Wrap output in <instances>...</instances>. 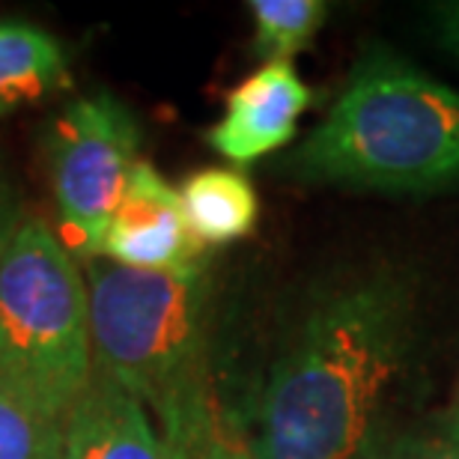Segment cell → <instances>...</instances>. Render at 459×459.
<instances>
[{"label": "cell", "instance_id": "1", "mask_svg": "<svg viewBox=\"0 0 459 459\" xmlns=\"http://www.w3.org/2000/svg\"><path fill=\"white\" fill-rule=\"evenodd\" d=\"M415 343L403 272L379 265L319 292L256 394L251 459H379Z\"/></svg>", "mask_w": 459, "mask_h": 459}, {"label": "cell", "instance_id": "2", "mask_svg": "<svg viewBox=\"0 0 459 459\" xmlns=\"http://www.w3.org/2000/svg\"><path fill=\"white\" fill-rule=\"evenodd\" d=\"M93 370L155 415L170 459H206L221 442L209 394L206 260L134 272L105 256L84 265Z\"/></svg>", "mask_w": 459, "mask_h": 459}, {"label": "cell", "instance_id": "3", "mask_svg": "<svg viewBox=\"0 0 459 459\" xmlns=\"http://www.w3.org/2000/svg\"><path fill=\"white\" fill-rule=\"evenodd\" d=\"M307 186L429 195L459 186V90L376 45L290 155Z\"/></svg>", "mask_w": 459, "mask_h": 459}, {"label": "cell", "instance_id": "4", "mask_svg": "<svg viewBox=\"0 0 459 459\" xmlns=\"http://www.w3.org/2000/svg\"><path fill=\"white\" fill-rule=\"evenodd\" d=\"M0 373L60 424L96 373L87 278L39 218L0 256Z\"/></svg>", "mask_w": 459, "mask_h": 459}, {"label": "cell", "instance_id": "5", "mask_svg": "<svg viewBox=\"0 0 459 459\" xmlns=\"http://www.w3.org/2000/svg\"><path fill=\"white\" fill-rule=\"evenodd\" d=\"M141 152V123L123 99L108 90L81 96L54 117L48 168L57 238L75 263L102 256L105 230Z\"/></svg>", "mask_w": 459, "mask_h": 459}, {"label": "cell", "instance_id": "6", "mask_svg": "<svg viewBox=\"0 0 459 459\" xmlns=\"http://www.w3.org/2000/svg\"><path fill=\"white\" fill-rule=\"evenodd\" d=\"M206 251L186 221L179 188L141 159L105 230L102 256L134 272H179L209 260Z\"/></svg>", "mask_w": 459, "mask_h": 459}, {"label": "cell", "instance_id": "7", "mask_svg": "<svg viewBox=\"0 0 459 459\" xmlns=\"http://www.w3.org/2000/svg\"><path fill=\"white\" fill-rule=\"evenodd\" d=\"M314 102L292 60L263 63L227 93L224 117L209 128V146L233 164H251L283 150L299 132V119Z\"/></svg>", "mask_w": 459, "mask_h": 459}, {"label": "cell", "instance_id": "8", "mask_svg": "<svg viewBox=\"0 0 459 459\" xmlns=\"http://www.w3.org/2000/svg\"><path fill=\"white\" fill-rule=\"evenodd\" d=\"M63 459H170L155 420L132 394L93 373L63 420Z\"/></svg>", "mask_w": 459, "mask_h": 459}, {"label": "cell", "instance_id": "9", "mask_svg": "<svg viewBox=\"0 0 459 459\" xmlns=\"http://www.w3.org/2000/svg\"><path fill=\"white\" fill-rule=\"evenodd\" d=\"M72 69L57 36L22 18H0V117L66 93Z\"/></svg>", "mask_w": 459, "mask_h": 459}, {"label": "cell", "instance_id": "10", "mask_svg": "<svg viewBox=\"0 0 459 459\" xmlns=\"http://www.w3.org/2000/svg\"><path fill=\"white\" fill-rule=\"evenodd\" d=\"M182 212L200 245H230L254 233L260 197L251 179L230 168L197 170L179 188Z\"/></svg>", "mask_w": 459, "mask_h": 459}, {"label": "cell", "instance_id": "11", "mask_svg": "<svg viewBox=\"0 0 459 459\" xmlns=\"http://www.w3.org/2000/svg\"><path fill=\"white\" fill-rule=\"evenodd\" d=\"M254 54L263 63L292 60L316 39L328 18L323 0H251Z\"/></svg>", "mask_w": 459, "mask_h": 459}, {"label": "cell", "instance_id": "12", "mask_svg": "<svg viewBox=\"0 0 459 459\" xmlns=\"http://www.w3.org/2000/svg\"><path fill=\"white\" fill-rule=\"evenodd\" d=\"M0 459H63V424L22 397L0 373Z\"/></svg>", "mask_w": 459, "mask_h": 459}, {"label": "cell", "instance_id": "13", "mask_svg": "<svg viewBox=\"0 0 459 459\" xmlns=\"http://www.w3.org/2000/svg\"><path fill=\"white\" fill-rule=\"evenodd\" d=\"M379 459H459V397L433 418L394 433Z\"/></svg>", "mask_w": 459, "mask_h": 459}, {"label": "cell", "instance_id": "14", "mask_svg": "<svg viewBox=\"0 0 459 459\" xmlns=\"http://www.w3.org/2000/svg\"><path fill=\"white\" fill-rule=\"evenodd\" d=\"M18 224H22V218H18V204L13 195V186H9L4 170H0V256H4L6 245L13 242Z\"/></svg>", "mask_w": 459, "mask_h": 459}, {"label": "cell", "instance_id": "15", "mask_svg": "<svg viewBox=\"0 0 459 459\" xmlns=\"http://www.w3.org/2000/svg\"><path fill=\"white\" fill-rule=\"evenodd\" d=\"M436 22H438V33H442L445 45L459 54V4L436 6Z\"/></svg>", "mask_w": 459, "mask_h": 459}, {"label": "cell", "instance_id": "16", "mask_svg": "<svg viewBox=\"0 0 459 459\" xmlns=\"http://www.w3.org/2000/svg\"><path fill=\"white\" fill-rule=\"evenodd\" d=\"M206 459H251V454H247V447H238L233 442H218L212 451L206 454Z\"/></svg>", "mask_w": 459, "mask_h": 459}, {"label": "cell", "instance_id": "17", "mask_svg": "<svg viewBox=\"0 0 459 459\" xmlns=\"http://www.w3.org/2000/svg\"><path fill=\"white\" fill-rule=\"evenodd\" d=\"M456 397H459V394H456Z\"/></svg>", "mask_w": 459, "mask_h": 459}]
</instances>
